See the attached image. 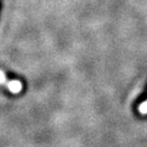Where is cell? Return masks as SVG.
Listing matches in <instances>:
<instances>
[{"label": "cell", "mask_w": 147, "mask_h": 147, "mask_svg": "<svg viewBox=\"0 0 147 147\" xmlns=\"http://www.w3.org/2000/svg\"><path fill=\"white\" fill-rule=\"evenodd\" d=\"M5 86H6V87L9 89V91L12 92V93H20V92L22 91V88H23L22 83L18 80L7 81Z\"/></svg>", "instance_id": "6da1fadb"}, {"label": "cell", "mask_w": 147, "mask_h": 147, "mask_svg": "<svg viewBox=\"0 0 147 147\" xmlns=\"http://www.w3.org/2000/svg\"><path fill=\"white\" fill-rule=\"evenodd\" d=\"M7 82L6 80V77H5L4 73L2 71H0V84H2V85H5Z\"/></svg>", "instance_id": "7a4b0ae2"}, {"label": "cell", "mask_w": 147, "mask_h": 147, "mask_svg": "<svg viewBox=\"0 0 147 147\" xmlns=\"http://www.w3.org/2000/svg\"><path fill=\"white\" fill-rule=\"evenodd\" d=\"M140 111H141V113H147V101H146V102H144V103L141 104Z\"/></svg>", "instance_id": "3957f363"}]
</instances>
